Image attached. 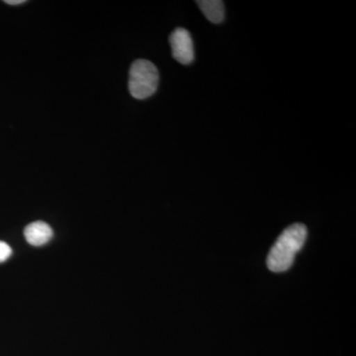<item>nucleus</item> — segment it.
<instances>
[{
    "instance_id": "obj_1",
    "label": "nucleus",
    "mask_w": 356,
    "mask_h": 356,
    "mask_svg": "<svg viewBox=\"0 0 356 356\" xmlns=\"http://www.w3.org/2000/svg\"><path fill=\"white\" fill-rule=\"evenodd\" d=\"M306 226L294 224L288 227L278 236L267 257V267L273 273L287 271L292 266L295 257L305 245L307 240Z\"/></svg>"
},
{
    "instance_id": "obj_2",
    "label": "nucleus",
    "mask_w": 356,
    "mask_h": 356,
    "mask_svg": "<svg viewBox=\"0 0 356 356\" xmlns=\"http://www.w3.org/2000/svg\"><path fill=\"white\" fill-rule=\"evenodd\" d=\"M159 81V70L149 60H137L131 65L129 91L136 99L151 97L158 89Z\"/></svg>"
},
{
    "instance_id": "obj_3",
    "label": "nucleus",
    "mask_w": 356,
    "mask_h": 356,
    "mask_svg": "<svg viewBox=\"0 0 356 356\" xmlns=\"http://www.w3.org/2000/svg\"><path fill=\"white\" fill-rule=\"evenodd\" d=\"M172 56L178 63L189 65L194 60V47L191 33L184 28H177L170 37Z\"/></svg>"
},
{
    "instance_id": "obj_4",
    "label": "nucleus",
    "mask_w": 356,
    "mask_h": 356,
    "mask_svg": "<svg viewBox=\"0 0 356 356\" xmlns=\"http://www.w3.org/2000/svg\"><path fill=\"white\" fill-rule=\"evenodd\" d=\"M26 241L34 247H41L51 240L53 229L47 222L37 221L28 225L24 229Z\"/></svg>"
},
{
    "instance_id": "obj_5",
    "label": "nucleus",
    "mask_w": 356,
    "mask_h": 356,
    "mask_svg": "<svg viewBox=\"0 0 356 356\" xmlns=\"http://www.w3.org/2000/svg\"><path fill=\"white\" fill-rule=\"evenodd\" d=\"M196 3L210 22L218 24L224 20L225 7L221 0H200Z\"/></svg>"
},
{
    "instance_id": "obj_6",
    "label": "nucleus",
    "mask_w": 356,
    "mask_h": 356,
    "mask_svg": "<svg viewBox=\"0 0 356 356\" xmlns=\"http://www.w3.org/2000/svg\"><path fill=\"white\" fill-rule=\"evenodd\" d=\"M13 254V248L7 245L6 242L0 241V264L6 261Z\"/></svg>"
},
{
    "instance_id": "obj_7",
    "label": "nucleus",
    "mask_w": 356,
    "mask_h": 356,
    "mask_svg": "<svg viewBox=\"0 0 356 356\" xmlns=\"http://www.w3.org/2000/svg\"><path fill=\"white\" fill-rule=\"evenodd\" d=\"M4 2L9 6H19V4L25 3V0H6Z\"/></svg>"
}]
</instances>
